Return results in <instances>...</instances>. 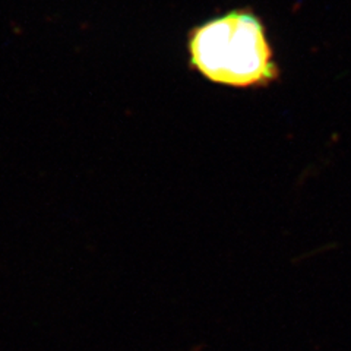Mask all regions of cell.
<instances>
[{
	"label": "cell",
	"mask_w": 351,
	"mask_h": 351,
	"mask_svg": "<svg viewBox=\"0 0 351 351\" xmlns=\"http://www.w3.org/2000/svg\"><path fill=\"white\" fill-rule=\"evenodd\" d=\"M189 66L202 78L230 88H265L278 81L265 22L250 8L230 9L188 32Z\"/></svg>",
	"instance_id": "6da1fadb"
}]
</instances>
